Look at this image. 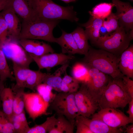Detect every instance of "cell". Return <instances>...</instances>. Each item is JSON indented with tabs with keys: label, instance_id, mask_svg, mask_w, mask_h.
Listing matches in <instances>:
<instances>
[{
	"label": "cell",
	"instance_id": "obj_1",
	"mask_svg": "<svg viewBox=\"0 0 133 133\" xmlns=\"http://www.w3.org/2000/svg\"><path fill=\"white\" fill-rule=\"evenodd\" d=\"M84 55L82 63L87 67L96 68L114 79L122 78L124 76L118 68L120 56L102 49L90 47Z\"/></svg>",
	"mask_w": 133,
	"mask_h": 133
},
{
	"label": "cell",
	"instance_id": "obj_2",
	"mask_svg": "<svg viewBox=\"0 0 133 133\" xmlns=\"http://www.w3.org/2000/svg\"><path fill=\"white\" fill-rule=\"evenodd\" d=\"M60 21L59 20H45L37 17L31 20H23L18 40L39 39L55 43L56 38L53 31Z\"/></svg>",
	"mask_w": 133,
	"mask_h": 133
},
{
	"label": "cell",
	"instance_id": "obj_3",
	"mask_svg": "<svg viewBox=\"0 0 133 133\" xmlns=\"http://www.w3.org/2000/svg\"><path fill=\"white\" fill-rule=\"evenodd\" d=\"M35 16L45 20L66 19L72 22L78 21L77 13L73 6H62L51 0H28Z\"/></svg>",
	"mask_w": 133,
	"mask_h": 133
},
{
	"label": "cell",
	"instance_id": "obj_4",
	"mask_svg": "<svg viewBox=\"0 0 133 133\" xmlns=\"http://www.w3.org/2000/svg\"><path fill=\"white\" fill-rule=\"evenodd\" d=\"M122 78L109 79L98 101L100 109L124 108L133 99L125 88Z\"/></svg>",
	"mask_w": 133,
	"mask_h": 133
},
{
	"label": "cell",
	"instance_id": "obj_5",
	"mask_svg": "<svg viewBox=\"0 0 133 133\" xmlns=\"http://www.w3.org/2000/svg\"><path fill=\"white\" fill-rule=\"evenodd\" d=\"M133 29L127 32L120 26L116 31L100 36L95 44L101 49L120 56L133 39Z\"/></svg>",
	"mask_w": 133,
	"mask_h": 133
},
{
	"label": "cell",
	"instance_id": "obj_6",
	"mask_svg": "<svg viewBox=\"0 0 133 133\" xmlns=\"http://www.w3.org/2000/svg\"><path fill=\"white\" fill-rule=\"evenodd\" d=\"M75 93L61 92L56 94L50 105L57 115H63L71 121H75L79 115L75 100Z\"/></svg>",
	"mask_w": 133,
	"mask_h": 133
},
{
	"label": "cell",
	"instance_id": "obj_7",
	"mask_svg": "<svg viewBox=\"0 0 133 133\" xmlns=\"http://www.w3.org/2000/svg\"><path fill=\"white\" fill-rule=\"evenodd\" d=\"M75 99L79 115L88 117L94 114L99 107L98 101L84 82L81 83L78 90L75 93Z\"/></svg>",
	"mask_w": 133,
	"mask_h": 133
},
{
	"label": "cell",
	"instance_id": "obj_8",
	"mask_svg": "<svg viewBox=\"0 0 133 133\" xmlns=\"http://www.w3.org/2000/svg\"><path fill=\"white\" fill-rule=\"evenodd\" d=\"M18 40L9 38L0 44L5 54L13 63L29 68L33 61L30 55L20 45Z\"/></svg>",
	"mask_w": 133,
	"mask_h": 133
},
{
	"label": "cell",
	"instance_id": "obj_9",
	"mask_svg": "<svg viewBox=\"0 0 133 133\" xmlns=\"http://www.w3.org/2000/svg\"><path fill=\"white\" fill-rule=\"evenodd\" d=\"M92 116V119L101 121L114 128H118L132 123L128 116L122 111L114 108L100 109Z\"/></svg>",
	"mask_w": 133,
	"mask_h": 133
},
{
	"label": "cell",
	"instance_id": "obj_10",
	"mask_svg": "<svg viewBox=\"0 0 133 133\" xmlns=\"http://www.w3.org/2000/svg\"><path fill=\"white\" fill-rule=\"evenodd\" d=\"M25 108L29 117L34 121L38 117L47 114L50 104L38 93H24Z\"/></svg>",
	"mask_w": 133,
	"mask_h": 133
},
{
	"label": "cell",
	"instance_id": "obj_11",
	"mask_svg": "<svg viewBox=\"0 0 133 133\" xmlns=\"http://www.w3.org/2000/svg\"><path fill=\"white\" fill-rule=\"evenodd\" d=\"M88 76L85 82L91 93L98 100L109 80L108 75L94 67H87Z\"/></svg>",
	"mask_w": 133,
	"mask_h": 133
},
{
	"label": "cell",
	"instance_id": "obj_12",
	"mask_svg": "<svg viewBox=\"0 0 133 133\" xmlns=\"http://www.w3.org/2000/svg\"><path fill=\"white\" fill-rule=\"evenodd\" d=\"M29 54L40 69H45L49 70L56 66L69 62L74 58L73 55L62 53H49L40 56Z\"/></svg>",
	"mask_w": 133,
	"mask_h": 133
},
{
	"label": "cell",
	"instance_id": "obj_13",
	"mask_svg": "<svg viewBox=\"0 0 133 133\" xmlns=\"http://www.w3.org/2000/svg\"><path fill=\"white\" fill-rule=\"evenodd\" d=\"M116 7V12L115 13L117 17L120 26L129 32L133 29V7L129 2L119 0H112Z\"/></svg>",
	"mask_w": 133,
	"mask_h": 133
},
{
	"label": "cell",
	"instance_id": "obj_14",
	"mask_svg": "<svg viewBox=\"0 0 133 133\" xmlns=\"http://www.w3.org/2000/svg\"><path fill=\"white\" fill-rule=\"evenodd\" d=\"M18 41L27 52L35 56H40L54 52L50 45L43 42L28 39H21Z\"/></svg>",
	"mask_w": 133,
	"mask_h": 133
},
{
	"label": "cell",
	"instance_id": "obj_15",
	"mask_svg": "<svg viewBox=\"0 0 133 133\" xmlns=\"http://www.w3.org/2000/svg\"><path fill=\"white\" fill-rule=\"evenodd\" d=\"M0 14L7 24L9 38L18 40L21 26L19 18L10 4Z\"/></svg>",
	"mask_w": 133,
	"mask_h": 133
},
{
	"label": "cell",
	"instance_id": "obj_16",
	"mask_svg": "<svg viewBox=\"0 0 133 133\" xmlns=\"http://www.w3.org/2000/svg\"><path fill=\"white\" fill-rule=\"evenodd\" d=\"M75 119L85 124L93 133H121L123 132L121 129L110 127L99 120L89 119L80 115L78 116Z\"/></svg>",
	"mask_w": 133,
	"mask_h": 133
},
{
	"label": "cell",
	"instance_id": "obj_17",
	"mask_svg": "<svg viewBox=\"0 0 133 133\" xmlns=\"http://www.w3.org/2000/svg\"><path fill=\"white\" fill-rule=\"evenodd\" d=\"M118 67L120 71L124 75L133 79V45L129 46L121 55Z\"/></svg>",
	"mask_w": 133,
	"mask_h": 133
},
{
	"label": "cell",
	"instance_id": "obj_18",
	"mask_svg": "<svg viewBox=\"0 0 133 133\" xmlns=\"http://www.w3.org/2000/svg\"><path fill=\"white\" fill-rule=\"evenodd\" d=\"M62 33L59 38H56L55 43L61 47L62 53L72 55L82 54L74 41L71 33H68L62 30Z\"/></svg>",
	"mask_w": 133,
	"mask_h": 133
},
{
	"label": "cell",
	"instance_id": "obj_19",
	"mask_svg": "<svg viewBox=\"0 0 133 133\" xmlns=\"http://www.w3.org/2000/svg\"><path fill=\"white\" fill-rule=\"evenodd\" d=\"M69 63L62 65L52 74L47 73L42 83L50 86L53 90L58 92H61V87L62 79L67 73L66 70Z\"/></svg>",
	"mask_w": 133,
	"mask_h": 133
},
{
	"label": "cell",
	"instance_id": "obj_20",
	"mask_svg": "<svg viewBox=\"0 0 133 133\" xmlns=\"http://www.w3.org/2000/svg\"><path fill=\"white\" fill-rule=\"evenodd\" d=\"M104 20L91 16L88 21L81 25L85 28L88 40L95 44L100 36V30Z\"/></svg>",
	"mask_w": 133,
	"mask_h": 133
},
{
	"label": "cell",
	"instance_id": "obj_21",
	"mask_svg": "<svg viewBox=\"0 0 133 133\" xmlns=\"http://www.w3.org/2000/svg\"><path fill=\"white\" fill-rule=\"evenodd\" d=\"M10 5L23 20H31L36 16L28 0H11Z\"/></svg>",
	"mask_w": 133,
	"mask_h": 133
},
{
	"label": "cell",
	"instance_id": "obj_22",
	"mask_svg": "<svg viewBox=\"0 0 133 133\" xmlns=\"http://www.w3.org/2000/svg\"><path fill=\"white\" fill-rule=\"evenodd\" d=\"M14 95L12 89L4 87L1 93L0 96L2 111L12 123L14 116L13 105Z\"/></svg>",
	"mask_w": 133,
	"mask_h": 133
},
{
	"label": "cell",
	"instance_id": "obj_23",
	"mask_svg": "<svg viewBox=\"0 0 133 133\" xmlns=\"http://www.w3.org/2000/svg\"><path fill=\"white\" fill-rule=\"evenodd\" d=\"M13 69L16 83L13 89V92L20 89H24L26 79L31 70L13 63Z\"/></svg>",
	"mask_w": 133,
	"mask_h": 133
},
{
	"label": "cell",
	"instance_id": "obj_24",
	"mask_svg": "<svg viewBox=\"0 0 133 133\" xmlns=\"http://www.w3.org/2000/svg\"><path fill=\"white\" fill-rule=\"evenodd\" d=\"M55 123L49 133H73L75 121H71L64 116L57 115Z\"/></svg>",
	"mask_w": 133,
	"mask_h": 133
},
{
	"label": "cell",
	"instance_id": "obj_25",
	"mask_svg": "<svg viewBox=\"0 0 133 133\" xmlns=\"http://www.w3.org/2000/svg\"><path fill=\"white\" fill-rule=\"evenodd\" d=\"M71 33L82 54H86L90 47L88 43V39L84 30L81 27H78Z\"/></svg>",
	"mask_w": 133,
	"mask_h": 133
},
{
	"label": "cell",
	"instance_id": "obj_26",
	"mask_svg": "<svg viewBox=\"0 0 133 133\" xmlns=\"http://www.w3.org/2000/svg\"><path fill=\"white\" fill-rule=\"evenodd\" d=\"M114 6L112 3H102L96 5L89 12L91 16L104 20L112 12Z\"/></svg>",
	"mask_w": 133,
	"mask_h": 133
},
{
	"label": "cell",
	"instance_id": "obj_27",
	"mask_svg": "<svg viewBox=\"0 0 133 133\" xmlns=\"http://www.w3.org/2000/svg\"><path fill=\"white\" fill-rule=\"evenodd\" d=\"M12 123L15 133H27L30 128L25 111L18 115H14Z\"/></svg>",
	"mask_w": 133,
	"mask_h": 133
},
{
	"label": "cell",
	"instance_id": "obj_28",
	"mask_svg": "<svg viewBox=\"0 0 133 133\" xmlns=\"http://www.w3.org/2000/svg\"><path fill=\"white\" fill-rule=\"evenodd\" d=\"M46 74L39 70H31L25 82L24 88L34 90L37 86L42 83Z\"/></svg>",
	"mask_w": 133,
	"mask_h": 133
},
{
	"label": "cell",
	"instance_id": "obj_29",
	"mask_svg": "<svg viewBox=\"0 0 133 133\" xmlns=\"http://www.w3.org/2000/svg\"><path fill=\"white\" fill-rule=\"evenodd\" d=\"M80 82L73 77L66 74L63 78L61 89V92L76 93L79 87Z\"/></svg>",
	"mask_w": 133,
	"mask_h": 133
},
{
	"label": "cell",
	"instance_id": "obj_30",
	"mask_svg": "<svg viewBox=\"0 0 133 133\" xmlns=\"http://www.w3.org/2000/svg\"><path fill=\"white\" fill-rule=\"evenodd\" d=\"M15 80L7 63L6 56L0 45V79L3 82L7 79Z\"/></svg>",
	"mask_w": 133,
	"mask_h": 133
},
{
	"label": "cell",
	"instance_id": "obj_31",
	"mask_svg": "<svg viewBox=\"0 0 133 133\" xmlns=\"http://www.w3.org/2000/svg\"><path fill=\"white\" fill-rule=\"evenodd\" d=\"M55 114L47 117L46 121L42 124L36 125L30 128L27 133H46L49 131L54 126L56 120Z\"/></svg>",
	"mask_w": 133,
	"mask_h": 133
},
{
	"label": "cell",
	"instance_id": "obj_32",
	"mask_svg": "<svg viewBox=\"0 0 133 133\" xmlns=\"http://www.w3.org/2000/svg\"><path fill=\"white\" fill-rule=\"evenodd\" d=\"M73 76L82 83L85 82L88 76V70L87 67L83 63H76L73 66L72 70Z\"/></svg>",
	"mask_w": 133,
	"mask_h": 133
},
{
	"label": "cell",
	"instance_id": "obj_33",
	"mask_svg": "<svg viewBox=\"0 0 133 133\" xmlns=\"http://www.w3.org/2000/svg\"><path fill=\"white\" fill-rule=\"evenodd\" d=\"M15 93L14 100L13 110L14 115H18L24 111V89H18L13 92Z\"/></svg>",
	"mask_w": 133,
	"mask_h": 133
},
{
	"label": "cell",
	"instance_id": "obj_34",
	"mask_svg": "<svg viewBox=\"0 0 133 133\" xmlns=\"http://www.w3.org/2000/svg\"><path fill=\"white\" fill-rule=\"evenodd\" d=\"M36 88L37 93L45 101L50 104L53 101L56 94L53 93L51 87L42 83L37 86Z\"/></svg>",
	"mask_w": 133,
	"mask_h": 133
},
{
	"label": "cell",
	"instance_id": "obj_35",
	"mask_svg": "<svg viewBox=\"0 0 133 133\" xmlns=\"http://www.w3.org/2000/svg\"><path fill=\"white\" fill-rule=\"evenodd\" d=\"M106 19L103 21L102 27L106 30L107 34L112 33L119 28L118 19L115 13L112 12Z\"/></svg>",
	"mask_w": 133,
	"mask_h": 133
},
{
	"label": "cell",
	"instance_id": "obj_36",
	"mask_svg": "<svg viewBox=\"0 0 133 133\" xmlns=\"http://www.w3.org/2000/svg\"><path fill=\"white\" fill-rule=\"evenodd\" d=\"M0 133H15L12 123L0 109Z\"/></svg>",
	"mask_w": 133,
	"mask_h": 133
},
{
	"label": "cell",
	"instance_id": "obj_37",
	"mask_svg": "<svg viewBox=\"0 0 133 133\" xmlns=\"http://www.w3.org/2000/svg\"><path fill=\"white\" fill-rule=\"evenodd\" d=\"M8 28L7 24L0 14V44L3 43L7 38Z\"/></svg>",
	"mask_w": 133,
	"mask_h": 133
},
{
	"label": "cell",
	"instance_id": "obj_38",
	"mask_svg": "<svg viewBox=\"0 0 133 133\" xmlns=\"http://www.w3.org/2000/svg\"><path fill=\"white\" fill-rule=\"evenodd\" d=\"M124 86L132 98H133V81L125 76L122 78Z\"/></svg>",
	"mask_w": 133,
	"mask_h": 133
},
{
	"label": "cell",
	"instance_id": "obj_39",
	"mask_svg": "<svg viewBox=\"0 0 133 133\" xmlns=\"http://www.w3.org/2000/svg\"><path fill=\"white\" fill-rule=\"evenodd\" d=\"M75 124L76 127V133H93L85 124L76 119H75Z\"/></svg>",
	"mask_w": 133,
	"mask_h": 133
},
{
	"label": "cell",
	"instance_id": "obj_40",
	"mask_svg": "<svg viewBox=\"0 0 133 133\" xmlns=\"http://www.w3.org/2000/svg\"><path fill=\"white\" fill-rule=\"evenodd\" d=\"M129 107L127 113L128 114L129 118L130 119L131 123H133V99H131L128 104Z\"/></svg>",
	"mask_w": 133,
	"mask_h": 133
},
{
	"label": "cell",
	"instance_id": "obj_41",
	"mask_svg": "<svg viewBox=\"0 0 133 133\" xmlns=\"http://www.w3.org/2000/svg\"><path fill=\"white\" fill-rule=\"evenodd\" d=\"M11 0H0V13L9 6Z\"/></svg>",
	"mask_w": 133,
	"mask_h": 133
},
{
	"label": "cell",
	"instance_id": "obj_42",
	"mask_svg": "<svg viewBox=\"0 0 133 133\" xmlns=\"http://www.w3.org/2000/svg\"><path fill=\"white\" fill-rule=\"evenodd\" d=\"M127 133H133V124H132L128 126L126 128L125 132Z\"/></svg>",
	"mask_w": 133,
	"mask_h": 133
},
{
	"label": "cell",
	"instance_id": "obj_43",
	"mask_svg": "<svg viewBox=\"0 0 133 133\" xmlns=\"http://www.w3.org/2000/svg\"><path fill=\"white\" fill-rule=\"evenodd\" d=\"M3 83H2L0 79V96L1 93L3 88L4 87ZM1 101L0 99V105Z\"/></svg>",
	"mask_w": 133,
	"mask_h": 133
},
{
	"label": "cell",
	"instance_id": "obj_44",
	"mask_svg": "<svg viewBox=\"0 0 133 133\" xmlns=\"http://www.w3.org/2000/svg\"><path fill=\"white\" fill-rule=\"evenodd\" d=\"M66 3H68L71 2H74L77 0H61Z\"/></svg>",
	"mask_w": 133,
	"mask_h": 133
},
{
	"label": "cell",
	"instance_id": "obj_45",
	"mask_svg": "<svg viewBox=\"0 0 133 133\" xmlns=\"http://www.w3.org/2000/svg\"></svg>",
	"mask_w": 133,
	"mask_h": 133
}]
</instances>
